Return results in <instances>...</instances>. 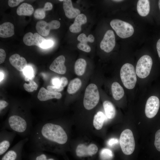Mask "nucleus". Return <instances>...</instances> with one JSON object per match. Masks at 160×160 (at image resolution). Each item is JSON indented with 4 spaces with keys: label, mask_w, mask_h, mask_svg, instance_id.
Listing matches in <instances>:
<instances>
[{
    "label": "nucleus",
    "mask_w": 160,
    "mask_h": 160,
    "mask_svg": "<svg viewBox=\"0 0 160 160\" xmlns=\"http://www.w3.org/2000/svg\"><path fill=\"white\" fill-rule=\"evenodd\" d=\"M28 138V146L32 151H54L55 145H63L68 140L67 133L61 125L47 120L33 126Z\"/></svg>",
    "instance_id": "f257e3e1"
},
{
    "label": "nucleus",
    "mask_w": 160,
    "mask_h": 160,
    "mask_svg": "<svg viewBox=\"0 0 160 160\" xmlns=\"http://www.w3.org/2000/svg\"><path fill=\"white\" fill-rule=\"evenodd\" d=\"M120 76L126 88L129 89L134 88L137 79L134 67L132 64L126 63L123 65L121 69Z\"/></svg>",
    "instance_id": "f03ea898"
},
{
    "label": "nucleus",
    "mask_w": 160,
    "mask_h": 160,
    "mask_svg": "<svg viewBox=\"0 0 160 160\" xmlns=\"http://www.w3.org/2000/svg\"><path fill=\"white\" fill-rule=\"evenodd\" d=\"M100 99L99 91L97 86L91 84L87 87L85 92L83 104L88 110L94 108L98 103Z\"/></svg>",
    "instance_id": "7ed1b4c3"
},
{
    "label": "nucleus",
    "mask_w": 160,
    "mask_h": 160,
    "mask_svg": "<svg viewBox=\"0 0 160 160\" xmlns=\"http://www.w3.org/2000/svg\"><path fill=\"white\" fill-rule=\"evenodd\" d=\"M119 143L123 153L126 155L132 154L134 152L135 143L132 132L129 129L124 130L121 133Z\"/></svg>",
    "instance_id": "20e7f679"
},
{
    "label": "nucleus",
    "mask_w": 160,
    "mask_h": 160,
    "mask_svg": "<svg viewBox=\"0 0 160 160\" xmlns=\"http://www.w3.org/2000/svg\"><path fill=\"white\" fill-rule=\"evenodd\" d=\"M110 24L117 35L121 38L129 37L134 33V30L133 27L128 23L115 19L112 20Z\"/></svg>",
    "instance_id": "39448f33"
},
{
    "label": "nucleus",
    "mask_w": 160,
    "mask_h": 160,
    "mask_svg": "<svg viewBox=\"0 0 160 160\" xmlns=\"http://www.w3.org/2000/svg\"><path fill=\"white\" fill-rule=\"evenodd\" d=\"M28 140L27 137L19 141L1 156L0 160H22L24 146Z\"/></svg>",
    "instance_id": "423d86ee"
},
{
    "label": "nucleus",
    "mask_w": 160,
    "mask_h": 160,
    "mask_svg": "<svg viewBox=\"0 0 160 160\" xmlns=\"http://www.w3.org/2000/svg\"><path fill=\"white\" fill-rule=\"evenodd\" d=\"M153 61L151 57L147 55L141 57L138 61L135 72L138 77L143 79L149 74L151 69Z\"/></svg>",
    "instance_id": "0eeeda50"
},
{
    "label": "nucleus",
    "mask_w": 160,
    "mask_h": 160,
    "mask_svg": "<svg viewBox=\"0 0 160 160\" xmlns=\"http://www.w3.org/2000/svg\"><path fill=\"white\" fill-rule=\"evenodd\" d=\"M14 132L5 129L0 131V156L3 155L9 149L17 135Z\"/></svg>",
    "instance_id": "6e6552de"
},
{
    "label": "nucleus",
    "mask_w": 160,
    "mask_h": 160,
    "mask_svg": "<svg viewBox=\"0 0 160 160\" xmlns=\"http://www.w3.org/2000/svg\"><path fill=\"white\" fill-rule=\"evenodd\" d=\"M60 25V22L57 20H52L48 23L44 20H40L37 23L36 28L38 33L45 36L49 34L51 30L58 29Z\"/></svg>",
    "instance_id": "1a4fd4ad"
},
{
    "label": "nucleus",
    "mask_w": 160,
    "mask_h": 160,
    "mask_svg": "<svg viewBox=\"0 0 160 160\" xmlns=\"http://www.w3.org/2000/svg\"><path fill=\"white\" fill-rule=\"evenodd\" d=\"M160 106V101L158 98L153 96L148 99L145 105V113L148 118L154 117L157 113Z\"/></svg>",
    "instance_id": "9d476101"
},
{
    "label": "nucleus",
    "mask_w": 160,
    "mask_h": 160,
    "mask_svg": "<svg viewBox=\"0 0 160 160\" xmlns=\"http://www.w3.org/2000/svg\"><path fill=\"white\" fill-rule=\"evenodd\" d=\"M115 38L113 31H107L101 41L100 47L101 49L106 52H109L113 49L115 45Z\"/></svg>",
    "instance_id": "9b49d317"
},
{
    "label": "nucleus",
    "mask_w": 160,
    "mask_h": 160,
    "mask_svg": "<svg viewBox=\"0 0 160 160\" xmlns=\"http://www.w3.org/2000/svg\"><path fill=\"white\" fill-rule=\"evenodd\" d=\"M46 39L39 33L33 34L29 32L25 34L23 38L24 44L28 46H36L39 47L41 43Z\"/></svg>",
    "instance_id": "f8f14e48"
},
{
    "label": "nucleus",
    "mask_w": 160,
    "mask_h": 160,
    "mask_svg": "<svg viewBox=\"0 0 160 160\" xmlns=\"http://www.w3.org/2000/svg\"><path fill=\"white\" fill-rule=\"evenodd\" d=\"M98 150V147L95 144H91L86 146L84 144H80L76 148V153L79 157L92 156L95 154Z\"/></svg>",
    "instance_id": "ddd939ff"
},
{
    "label": "nucleus",
    "mask_w": 160,
    "mask_h": 160,
    "mask_svg": "<svg viewBox=\"0 0 160 160\" xmlns=\"http://www.w3.org/2000/svg\"><path fill=\"white\" fill-rule=\"evenodd\" d=\"M65 58L61 55L57 57L50 65L49 69L58 74H63L66 72V67L64 65Z\"/></svg>",
    "instance_id": "4468645a"
},
{
    "label": "nucleus",
    "mask_w": 160,
    "mask_h": 160,
    "mask_svg": "<svg viewBox=\"0 0 160 160\" xmlns=\"http://www.w3.org/2000/svg\"><path fill=\"white\" fill-rule=\"evenodd\" d=\"M9 60L12 66L20 71H23L27 66V63L25 58L17 54L11 55Z\"/></svg>",
    "instance_id": "2eb2a0df"
},
{
    "label": "nucleus",
    "mask_w": 160,
    "mask_h": 160,
    "mask_svg": "<svg viewBox=\"0 0 160 160\" xmlns=\"http://www.w3.org/2000/svg\"><path fill=\"white\" fill-rule=\"evenodd\" d=\"M61 97L60 93L50 92L43 87L40 89L37 95V98L41 101H47L54 98L59 99Z\"/></svg>",
    "instance_id": "dca6fc26"
},
{
    "label": "nucleus",
    "mask_w": 160,
    "mask_h": 160,
    "mask_svg": "<svg viewBox=\"0 0 160 160\" xmlns=\"http://www.w3.org/2000/svg\"><path fill=\"white\" fill-rule=\"evenodd\" d=\"M63 8L66 16L69 18L76 17L80 14V11L79 9L73 7L71 0H64Z\"/></svg>",
    "instance_id": "f3484780"
},
{
    "label": "nucleus",
    "mask_w": 160,
    "mask_h": 160,
    "mask_svg": "<svg viewBox=\"0 0 160 160\" xmlns=\"http://www.w3.org/2000/svg\"><path fill=\"white\" fill-rule=\"evenodd\" d=\"M87 22V18L85 15L80 14L75 18L74 23L69 27L70 31L73 33H77L81 30V25Z\"/></svg>",
    "instance_id": "a211bd4d"
},
{
    "label": "nucleus",
    "mask_w": 160,
    "mask_h": 160,
    "mask_svg": "<svg viewBox=\"0 0 160 160\" xmlns=\"http://www.w3.org/2000/svg\"><path fill=\"white\" fill-rule=\"evenodd\" d=\"M14 27L11 23L6 22L0 25V37L6 38L11 37L14 34Z\"/></svg>",
    "instance_id": "6ab92c4d"
},
{
    "label": "nucleus",
    "mask_w": 160,
    "mask_h": 160,
    "mask_svg": "<svg viewBox=\"0 0 160 160\" xmlns=\"http://www.w3.org/2000/svg\"><path fill=\"white\" fill-rule=\"evenodd\" d=\"M137 10L139 14L142 17L147 16L150 10V1L148 0H139L137 4Z\"/></svg>",
    "instance_id": "aec40b11"
},
{
    "label": "nucleus",
    "mask_w": 160,
    "mask_h": 160,
    "mask_svg": "<svg viewBox=\"0 0 160 160\" xmlns=\"http://www.w3.org/2000/svg\"><path fill=\"white\" fill-rule=\"evenodd\" d=\"M29 160H55L48 154L42 151H32L28 155Z\"/></svg>",
    "instance_id": "412c9836"
},
{
    "label": "nucleus",
    "mask_w": 160,
    "mask_h": 160,
    "mask_svg": "<svg viewBox=\"0 0 160 160\" xmlns=\"http://www.w3.org/2000/svg\"><path fill=\"white\" fill-rule=\"evenodd\" d=\"M34 12L32 6L27 3H23L19 6L17 9V13L19 16H30Z\"/></svg>",
    "instance_id": "4be33fe9"
},
{
    "label": "nucleus",
    "mask_w": 160,
    "mask_h": 160,
    "mask_svg": "<svg viewBox=\"0 0 160 160\" xmlns=\"http://www.w3.org/2000/svg\"><path fill=\"white\" fill-rule=\"evenodd\" d=\"M111 91L113 97L116 100L121 99L124 95V91L123 88L116 82H114L112 84Z\"/></svg>",
    "instance_id": "5701e85b"
},
{
    "label": "nucleus",
    "mask_w": 160,
    "mask_h": 160,
    "mask_svg": "<svg viewBox=\"0 0 160 160\" xmlns=\"http://www.w3.org/2000/svg\"><path fill=\"white\" fill-rule=\"evenodd\" d=\"M103 107L107 118L109 119L113 118L116 115L115 108L111 102L105 101L103 103Z\"/></svg>",
    "instance_id": "b1692460"
},
{
    "label": "nucleus",
    "mask_w": 160,
    "mask_h": 160,
    "mask_svg": "<svg viewBox=\"0 0 160 160\" xmlns=\"http://www.w3.org/2000/svg\"><path fill=\"white\" fill-rule=\"evenodd\" d=\"M106 119V117L103 113L101 111H98L95 115L94 117V126L96 129H100L102 128Z\"/></svg>",
    "instance_id": "393cba45"
},
{
    "label": "nucleus",
    "mask_w": 160,
    "mask_h": 160,
    "mask_svg": "<svg viewBox=\"0 0 160 160\" xmlns=\"http://www.w3.org/2000/svg\"><path fill=\"white\" fill-rule=\"evenodd\" d=\"M87 65L85 60L83 58L78 59L74 65V71L76 74L79 76L84 73Z\"/></svg>",
    "instance_id": "a878e982"
},
{
    "label": "nucleus",
    "mask_w": 160,
    "mask_h": 160,
    "mask_svg": "<svg viewBox=\"0 0 160 160\" xmlns=\"http://www.w3.org/2000/svg\"><path fill=\"white\" fill-rule=\"evenodd\" d=\"M82 84L81 80L78 78H75L71 80L68 85L67 91L69 94H73L80 88Z\"/></svg>",
    "instance_id": "bb28decb"
},
{
    "label": "nucleus",
    "mask_w": 160,
    "mask_h": 160,
    "mask_svg": "<svg viewBox=\"0 0 160 160\" xmlns=\"http://www.w3.org/2000/svg\"><path fill=\"white\" fill-rule=\"evenodd\" d=\"M113 153L110 149L104 148L100 153V156L102 160H111L113 157Z\"/></svg>",
    "instance_id": "cd10ccee"
},
{
    "label": "nucleus",
    "mask_w": 160,
    "mask_h": 160,
    "mask_svg": "<svg viewBox=\"0 0 160 160\" xmlns=\"http://www.w3.org/2000/svg\"><path fill=\"white\" fill-rule=\"evenodd\" d=\"M23 73L25 77V80L29 81L33 80L35 77V74L32 68L30 66H27L23 71Z\"/></svg>",
    "instance_id": "c85d7f7f"
},
{
    "label": "nucleus",
    "mask_w": 160,
    "mask_h": 160,
    "mask_svg": "<svg viewBox=\"0 0 160 160\" xmlns=\"http://www.w3.org/2000/svg\"><path fill=\"white\" fill-rule=\"evenodd\" d=\"M29 82V84L26 83L24 84L23 86L25 90L29 92L36 90L38 87V85L33 80H30Z\"/></svg>",
    "instance_id": "c756f323"
},
{
    "label": "nucleus",
    "mask_w": 160,
    "mask_h": 160,
    "mask_svg": "<svg viewBox=\"0 0 160 160\" xmlns=\"http://www.w3.org/2000/svg\"><path fill=\"white\" fill-rule=\"evenodd\" d=\"M94 37L92 34L89 35L88 37H87L84 33L80 34L77 37V39L80 42L87 43V42L92 43L94 41Z\"/></svg>",
    "instance_id": "7c9ffc66"
},
{
    "label": "nucleus",
    "mask_w": 160,
    "mask_h": 160,
    "mask_svg": "<svg viewBox=\"0 0 160 160\" xmlns=\"http://www.w3.org/2000/svg\"><path fill=\"white\" fill-rule=\"evenodd\" d=\"M46 9L44 7L43 8H39L36 9L34 13V17L37 19H42L45 17Z\"/></svg>",
    "instance_id": "2f4dec72"
},
{
    "label": "nucleus",
    "mask_w": 160,
    "mask_h": 160,
    "mask_svg": "<svg viewBox=\"0 0 160 160\" xmlns=\"http://www.w3.org/2000/svg\"><path fill=\"white\" fill-rule=\"evenodd\" d=\"M77 47L79 49L87 52H89L91 50L90 47L87 43L80 42L77 45Z\"/></svg>",
    "instance_id": "473e14b6"
},
{
    "label": "nucleus",
    "mask_w": 160,
    "mask_h": 160,
    "mask_svg": "<svg viewBox=\"0 0 160 160\" xmlns=\"http://www.w3.org/2000/svg\"><path fill=\"white\" fill-rule=\"evenodd\" d=\"M154 144L157 150L160 152V129L155 134Z\"/></svg>",
    "instance_id": "72a5a7b5"
},
{
    "label": "nucleus",
    "mask_w": 160,
    "mask_h": 160,
    "mask_svg": "<svg viewBox=\"0 0 160 160\" xmlns=\"http://www.w3.org/2000/svg\"><path fill=\"white\" fill-rule=\"evenodd\" d=\"M47 89L48 91L55 92H59L63 90V87L60 86H48Z\"/></svg>",
    "instance_id": "f704fd0d"
},
{
    "label": "nucleus",
    "mask_w": 160,
    "mask_h": 160,
    "mask_svg": "<svg viewBox=\"0 0 160 160\" xmlns=\"http://www.w3.org/2000/svg\"><path fill=\"white\" fill-rule=\"evenodd\" d=\"M53 44V42L52 41L45 40L41 43L40 47L43 49H47L51 47Z\"/></svg>",
    "instance_id": "c9c22d12"
},
{
    "label": "nucleus",
    "mask_w": 160,
    "mask_h": 160,
    "mask_svg": "<svg viewBox=\"0 0 160 160\" xmlns=\"http://www.w3.org/2000/svg\"><path fill=\"white\" fill-rule=\"evenodd\" d=\"M24 1L23 0H9L8 4L9 7H13L17 6L20 3Z\"/></svg>",
    "instance_id": "e433bc0d"
},
{
    "label": "nucleus",
    "mask_w": 160,
    "mask_h": 160,
    "mask_svg": "<svg viewBox=\"0 0 160 160\" xmlns=\"http://www.w3.org/2000/svg\"><path fill=\"white\" fill-rule=\"evenodd\" d=\"M9 105V103L6 101L3 100H1L0 101V114L2 113V111H4V110L6 109L8 107Z\"/></svg>",
    "instance_id": "4c0bfd02"
},
{
    "label": "nucleus",
    "mask_w": 160,
    "mask_h": 160,
    "mask_svg": "<svg viewBox=\"0 0 160 160\" xmlns=\"http://www.w3.org/2000/svg\"><path fill=\"white\" fill-rule=\"evenodd\" d=\"M119 143V140L116 138H111L108 140L107 142L108 145L110 147H112L113 146L118 144Z\"/></svg>",
    "instance_id": "58836bf2"
},
{
    "label": "nucleus",
    "mask_w": 160,
    "mask_h": 160,
    "mask_svg": "<svg viewBox=\"0 0 160 160\" xmlns=\"http://www.w3.org/2000/svg\"><path fill=\"white\" fill-rule=\"evenodd\" d=\"M6 57L5 51L2 49H0V63H2L4 61Z\"/></svg>",
    "instance_id": "ea45409f"
},
{
    "label": "nucleus",
    "mask_w": 160,
    "mask_h": 160,
    "mask_svg": "<svg viewBox=\"0 0 160 160\" xmlns=\"http://www.w3.org/2000/svg\"><path fill=\"white\" fill-rule=\"evenodd\" d=\"M52 82L54 86H59L60 85V80L57 77L53 78L52 80Z\"/></svg>",
    "instance_id": "a19ab883"
},
{
    "label": "nucleus",
    "mask_w": 160,
    "mask_h": 160,
    "mask_svg": "<svg viewBox=\"0 0 160 160\" xmlns=\"http://www.w3.org/2000/svg\"><path fill=\"white\" fill-rule=\"evenodd\" d=\"M68 83L67 79L65 77H62L60 79V85L63 87L66 86Z\"/></svg>",
    "instance_id": "79ce46f5"
},
{
    "label": "nucleus",
    "mask_w": 160,
    "mask_h": 160,
    "mask_svg": "<svg viewBox=\"0 0 160 160\" xmlns=\"http://www.w3.org/2000/svg\"><path fill=\"white\" fill-rule=\"evenodd\" d=\"M156 49L158 55L160 58V39L157 42L156 44Z\"/></svg>",
    "instance_id": "37998d69"
},
{
    "label": "nucleus",
    "mask_w": 160,
    "mask_h": 160,
    "mask_svg": "<svg viewBox=\"0 0 160 160\" xmlns=\"http://www.w3.org/2000/svg\"><path fill=\"white\" fill-rule=\"evenodd\" d=\"M0 81H1L3 80L4 77V73L1 71H0Z\"/></svg>",
    "instance_id": "c03bdc74"
},
{
    "label": "nucleus",
    "mask_w": 160,
    "mask_h": 160,
    "mask_svg": "<svg viewBox=\"0 0 160 160\" xmlns=\"http://www.w3.org/2000/svg\"><path fill=\"white\" fill-rule=\"evenodd\" d=\"M158 5H159V9H160V0L159 1Z\"/></svg>",
    "instance_id": "a18cd8bd"
},
{
    "label": "nucleus",
    "mask_w": 160,
    "mask_h": 160,
    "mask_svg": "<svg viewBox=\"0 0 160 160\" xmlns=\"http://www.w3.org/2000/svg\"><path fill=\"white\" fill-rule=\"evenodd\" d=\"M113 1H116V2H120L122 1H123V0H113Z\"/></svg>",
    "instance_id": "49530a36"
},
{
    "label": "nucleus",
    "mask_w": 160,
    "mask_h": 160,
    "mask_svg": "<svg viewBox=\"0 0 160 160\" xmlns=\"http://www.w3.org/2000/svg\"><path fill=\"white\" fill-rule=\"evenodd\" d=\"M59 1H63L64 0H59Z\"/></svg>",
    "instance_id": "de8ad7c7"
}]
</instances>
